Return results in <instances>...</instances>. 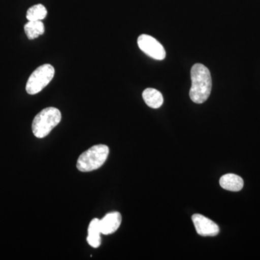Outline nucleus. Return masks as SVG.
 <instances>
[{
	"label": "nucleus",
	"instance_id": "1",
	"mask_svg": "<svg viewBox=\"0 0 260 260\" xmlns=\"http://www.w3.org/2000/svg\"><path fill=\"white\" fill-rule=\"evenodd\" d=\"M191 87L189 97L196 104H203L208 100L212 90V78L210 70L202 64L193 65L191 70Z\"/></svg>",
	"mask_w": 260,
	"mask_h": 260
},
{
	"label": "nucleus",
	"instance_id": "2",
	"mask_svg": "<svg viewBox=\"0 0 260 260\" xmlns=\"http://www.w3.org/2000/svg\"><path fill=\"white\" fill-rule=\"evenodd\" d=\"M61 119L60 111L55 107H48L41 111L34 117L32 131L38 138L47 137L51 130L59 124Z\"/></svg>",
	"mask_w": 260,
	"mask_h": 260
},
{
	"label": "nucleus",
	"instance_id": "3",
	"mask_svg": "<svg viewBox=\"0 0 260 260\" xmlns=\"http://www.w3.org/2000/svg\"><path fill=\"white\" fill-rule=\"evenodd\" d=\"M109 148L106 145L91 147L80 155L77 169L82 172H89L102 167L109 156Z\"/></svg>",
	"mask_w": 260,
	"mask_h": 260
},
{
	"label": "nucleus",
	"instance_id": "4",
	"mask_svg": "<svg viewBox=\"0 0 260 260\" xmlns=\"http://www.w3.org/2000/svg\"><path fill=\"white\" fill-rule=\"evenodd\" d=\"M54 73L55 70L52 65L45 64L39 67L32 72L27 81L25 86L27 93L35 95L42 91L52 80Z\"/></svg>",
	"mask_w": 260,
	"mask_h": 260
},
{
	"label": "nucleus",
	"instance_id": "5",
	"mask_svg": "<svg viewBox=\"0 0 260 260\" xmlns=\"http://www.w3.org/2000/svg\"><path fill=\"white\" fill-rule=\"evenodd\" d=\"M138 44L140 50L147 55L156 60H162L166 57L164 47L156 39L146 34H142L138 39Z\"/></svg>",
	"mask_w": 260,
	"mask_h": 260
},
{
	"label": "nucleus",
	"instance_id": "6",
	"mask_svg": "<svg viewBox=\"0 0 260 260\" xmlns=\"http://www.w3.org/2000/svg\"><path fill=\"white\" fill-rule=\"evenodd\" d=\"M196 232L203 237H215L220 232V229L215 222L200 214H194L191 217Z\"/></svg>",
	"mask_w": 260,
	"mask_h": 260
},
{
	"label": "nucleus",
	"instance_id": "7",
	"mask_svg": "<svg viewBox=\"0 0 260 260\" xmlns=\"http://www.w3.org/2000/svg\"><path fill=\"white\" fill-rule=\"evenodd\" d=\"M121 215L119 212H112L106 215L100 220V229L102 234L109 235L118 230L121 223Z\"/></svg>",
	"mask_w": 260,
	"mask_h": 260
},
{
	"label": "nucleus",
	"instance_id": "8",
	"mask_svg": "<svg viewBox=\"0 0 260 260\" xmlns=\"http://www.w3.org/2000/svg\"><path fill=\"white\" fill-rule=\"evenodd\" d=\"M220 185L225 190L239 191L244 187V180L237 174H227L220 178Z\"/></svg>",
	"mask_w": 260,
	"mask_h": 260
},
{
	"label": "nucleus",
	"instance_id": "9",
	"mask_svg": "<svg viewBox=\"0 0 260 260\" xmlns=\"http://www.w3.org/2000/svg\"><path fill=\"white\" fill-rule=\"evenodd\" d=\"M88 237L87 242L93 248H98L102 244V238H101L100 220L94 218L89 224L88 230Z\"/></svg>",
	"mask_w": 260,
	"mask_h": 260
},
{
	"label": "nucleus",
	"instance_id": "10",
	"mask_svg": "<svg viewBox=\"0 0 260 260\" xmlns=\"http://www.w3.org/2000/svg\"><path fill=\"white\" fill-rule=\"evenodd\" d=\"M143 98L145 104L152 109H158L164 104L162 93L156 89H145L143 93Z\"/></svg>",
	"mask_w": 260,
	"mask_h": 260
},
{
	"label": "nucleus",
	"instance_id": "11",
	"mask_svg": "<svg viewBox=\"0 0 260 260\" xmlns=\"http://www.w3.org/2000/svg\"><path fill=\"white\" fill-rule=\"evenodd\" d=\"M24 30L29 40H34L44 34L45 27L42 20L28 21L24 26Z\"/></svg>",
	"mask_w": 260,
	"mask_h": 260
},
{
	"label": "nucleus",
	"instance_id": "12",
	"mask_svg": "<svg viewBox=\"0 0 260 260\" xmlns=\"http://www.w3.org/2000/svg\"><path fill=\"white\" fill-rule=\"evenodd\" d=\"M47 10L42 4L34 5L29 8L26 13V18L28 21L42 20L47 17Z\"/></svg>",
	"mask_w": 260,
	"mask_h": 260
}]
</instances>
